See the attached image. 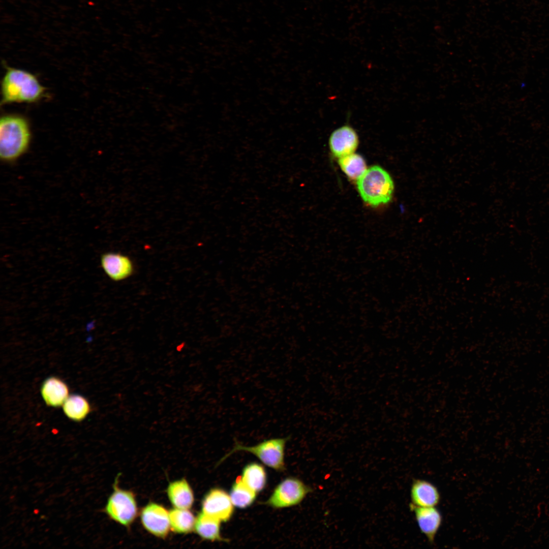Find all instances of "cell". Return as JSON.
<instances>
[{
    "mask_svg": "<svg viewBox=\"0 0 549 549\" xmlns=\"http://www.w3.org/2000/svg\"><path fill=\"white\" fill-rule=\"evenodd\" d=\"M357 186L362 200L373 206L388 203L394 190L393 182L389 173L377 165L365 171L357 180Z\"/></svg>",
    "mask_w": 549,
    "mask_h": 549,
    "instance_id": "cell-3",
    "label": "cell"
},
{
    "mask_svg": "<svg viewBox=\"0 0 549 549\" xmlns=\"http://www.w3.org/2000/svg\"><path fill=\"white\" fill-rule=\"evenodd\" d=\"M32 139L30 125L24 115L5 113L0 119V157L11 163L28 149Z\"/></svg>",
    "mask_w": 549,
    "mask_h": 549,
    "instance_id": "cell-2",
    "label": "cell"
},
{
    "mask_svg": "<svg viewBox=\"0 0 549 549\" xmlns=\"http://www.w3.org/2000/svg\"><path fill=\"white\" fill-rule=\"evenodd\" d=\"M116 481L117 479L113 486V491L106 502L104 511L113 521L128 527L133 523L137 517V502L133 493L120 489Z\"/></svg>",
    "mask_w": 549,
    "mask_h": 549,
    "instance_id": "cell-5",
    "label": "cell"
},
{
    "mask_svg": "<svg viewBox=\"0 0 549 549\" xmlns=\"http://www.w3.org/2000/svg\"><path fill=\"white\" fill-rule=\"evenodd\" d=\"M409 507L414 513L421 532L431 543H433L442 524V516L441 512L435 506L421 507L410 503Z\"/></svg>",
    "mask_w": 549,
    "mask_h": 549,
    "instance_id": "cell-11",
    "label": "cell"
},
{
    "mask_svg": "<svg viewBox=\"0 0 549 549\" xmlns=\"http://www.w3.org/2000/svg\"><path fill=\"white\" fill-rule=\"evenodd\" d=\"M338 163L342 170L352 180H357L367 170L365 160L357 154L339 158Z\"/></svg>",
    "mask_w": 549,
    "mask_h": 549,
    "instance_id": "cell-20",
    "label": "cell"
},
{
    "mask_svg": "<svg viewBox=\"0 0 549 549\" xmlns=\"http://www.w3.org/2000/svg\"><path fill=\"white\" fill-rule=\"evenodd\" d=\"M548 516H549V514H548Z\"/></svg>",
    "mask_w": 549,
    "mask_h": 549,
    "instance_id": "cell-21",
    "label": "cell"
},
{
    "mask_svg": "<svg viewBox=\"0 0 549 549\" xmlns=\"http://www.w3.org/2000/svg\"><path fill=\"white\" fill-rule=\"evenodd\" d=\"M290 439L276 438L264 440L253 446L243 445L235 441L233 448L219 462L221 463L228 456L237 451H245L252 453L266 466L277 471L285 470V449L286 443Z\"/></svg>",
    "mask_w": 549,
    "mask_h": 549,
    "instance_id": "cell-4",
    "label": "cell"
},
{
    "mask_svg": "<svg viewBox=\"0 0 549 549\" xmlns=\"http://www.w3.org/2000/svg\"><path fill=\"white\" fill-rule=\"evenodd\" d=\"M410 494L411 503L418 506L435 507L440 500V495L437 487L425 480H414Z\"/></svg>",
    "mask_w": 549,
    "mask_h": 549,
    "instance_id": "cell-12",
    "label": "cell"
},
{
    "mask_svg": "<svg viewBox=\"0 0 549 549\" xmlns=\"http://www.w3.org/2000/svg\"><path fill=\"white\" fill-rule=\"evenodd\" d=\"M41 392L46 404L54 407L63 405L69 396V389L66 384L54 377H49L44 381Z\"/></svg>",
    "mask_w": 549,
    "mask_h": 549,
    "instance_id": "cell-14",
    "label": "cell"
},
{
    "mask_svg": "<svg viewBox=\"0 0 549 549\" xmlns=\"http://www.w3.org/2000/svg\"><path fill=\"white\" fill-rule=\"evenodd\" d=\"M167 494L174 508L190 509L194 503L193 491L185 479L170 482L167 488Z\"/></svg>",
    "mask_w": 549,
    "mask_h": 549,
    "instance_id": "cell-13",
    "label": "cell"
},
{
    "mask_svg": "<svg viewBox=\"0 0 549 549\" xmlns=\"http://www.w3.org/2000/svg\"><path fill=\"white\" fill-rule=\"evenodd\" d=\"M1 80V104L35 103L44 98L46 89L37 76L24 70L5 66Z\"/></svg>",
    "mask_w": 549,
    "mask_h": 549,
    "instance_id": "cell-1",
    "label": "cell"
},
{
    "mask_svg": "<svg viewBox=\"0 0 549 549\" xmlns=\"http://www.w3.org/2000/svg\"><path fill=\"white\" fill-rule=\"evenodd\" d=\"M140 517L144 528L157 537L165 538L171 530L169 511L160 504H147L141 510Z\"/></svg>",
    "mask_w": 549,
    "mask_h": 549,
    "instance_id": "cell-8",
    "label": "cell"
},
{
    "mask_svg": "<svg viewBox=\"0 0 549 549\" xmlns=\"http://www.w3.org/2000/svg\"><path fill=\"white\" fill-rule=\"evenodd\" d=\"M221 523L218 520L201 512L196 517L194 530L204 540L228 541L221 535Z\"/></svg>",
    "mask_w": 549,
    "mask_h": 549,
    "instance_id": "cell-15",
    "label": "cell"
},
{
    "mask_svg": "<svg viewBox=\"0 0 549 549\" xmlns=\"http://www.w3.org/2000/svg\"><path fill=\"white\" fill-rule=\"evenodd\" d=\"M63 411L70 419L80 421L84 419L90 411L87 401L79 394L69 396L63 404Z\"/></svg>",
    "mask_w": 549,
    "mask_h": 549,
    "instance_id": "cell-19",
    "label": "cell"
},
{
    "mask_svg": "<svg viewBox=\"0 0 549 549\" xmlns=\"http://www.w3.org/2000/svg\"><path fill=\"white\" fill-rule=\"evenodd\" d=\"M312 491L303 481L289 477L280 482L264 504L273 508H283L299 504Z\"/></svg>",
    "mask_w": 549,
    "mask_h": 549,
    "instance_id": "cell-6",
    "label": "cell"
},
{
    "mask_svg": "<svg viewBox=\"0 0 549 549\" xmlns=\"http://www.w3.org/2000/svg\"><path fill=\"white\" fill-rule=\"evenodd\" d=\"M229 496L233 505L239 508H246L255 501L257 493L248 486L238 477L232 485Z\"/></svg>",
    "mask_w": 549,
    "mask_h": 549,
    "instance_id": "cell-18",
    "label": "cell"
},
{
    "mask_svg": "<svg viewBox=\"0 0 549 549\" xmlns=\"http://www.w3.org/2000/svg\"><path fill=\"white\" fill-rule=\"evenodd\" d=\"M101 266L112 281L118 282L130 277L134 273L132 260L125 255L113 252L104 253L101 257Z\"/></svg>",
    "mask_w": 549,
    "mask_h": 549,
    "instance_id": "cell-9",
    "label": "cell"
},
{
    "mask_svg": "<svg viewBox=\"0 0 549 549\" xmlns=\"http://www.w3.org/2000/svg\"><path fill=\"white\" fill-rule=\"evenodd\" d=\"M171 530L178 534H187L194 529L196 517L189 509L174 508L169 511Z\"/></svg>",
    "mask_w": 549,
    "mask_h": 549,
    "instance_id": "cell-17",
    "label": "cell"
},
{
    "mask_svg": "<svg viewBox=\"0 0 549 549\" xmlns=\"http://www.w3.org/2000/svg\"><path fill=\"white\" fill-rule=\"evenodd\" d=\"M234 506L229 494L217 487L210 489L204 495L201 503L202 512L221 522L230 520L234 513Z\"/></svg>",
    "mask_w": 549,
    "mask_h": 549,
    "instance_id": "cell-7",
    "label": "cell"
},
{
    "mask_svg": "<svg viewBox=\"0 0 549 549\" xmlns=\"http://www.w3.org/2000/svg\"><path fill=\"white\" fill-rule=\"evenodd\" d=\"M240 477L244 483L257 493L262 491L266 484V470L262 465L257 463L246 465Z\"/></svg>",
    "mask_w": 549,
    "mask_h": 549,
    "instance_id": "cell-16",
    "label": "cell"
},
{
    "mask_svg": "<svg viewBox=\"0 0 549 549\" xmlns=\"http://www.w3.org/2000/svg\"><path fill=\"white\" fill-rule=\"evenodd\" d=\"M328 143L332 155L340 158L355 152L359 144L358 136L352 127L344 125L331 133Z\"/></svg>",
    "mask_w": 549,
    "mask_h": 549,
    "instance_id": "cell-10",
    "label": "cell"
}]
</instances>
